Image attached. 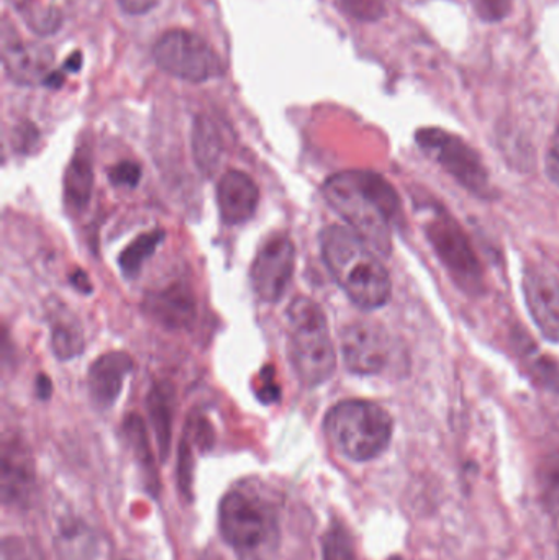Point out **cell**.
<instances>
[{
	"mask_svg": "<svg viewBox=\"0 0 559 560\" xmlns=\"http://www.w3.org/2000/svg\"><path fill=\"white\" fill-rule=\"evenodd\" d=\"M163 230H153V232L144 233L138 236L127 249L120 255L118 265H120L121 272L125 278H137L138 272L143 268L144 261L151 258L158 246L163 243Z\"/></svg>",
	"mask_w": 559,
	"mask_h": 560,
	"instance_id": "cell-21",
	"label": "cell"
},
{
	"mask_svg": "<svg viewBox=\"0 0 559 560\" xmlns=\"http://www.w3.org/2000/svg\"><path fill=\"white\" fill-rule=\"evenodd\" d=\"M117 3L128 15H144L151 12L160 0H117Z\"/></svg>",
	"mask_w": 559,
	"mask_h": 560,
	"instance_id": "cell-30",
	"label": "cell"
},
{
	"mask_svg": "<svg viewBox=\"0 0 559 560\" xmlns=\"http://www.w3.org/2000/svg\"><path fill=\"white\" fill-rule=\"evenodd\" d=\"M0 493L5 506L25 505L35 487V464L28 447L16 440H3Z\"/></svg>",
	"mask_w": 559,
	"mask_h": 560,
	"instance_id": "cell-13",
	"label": "cell"
},
{
	"mask_svg": "<svg viewBox=\"0 0 559 560\" xmlns=\"http://www.w3.org/2000/svg\"><path fill=\"white\" fill-rule=\"evenodd\" d=\"M545 506H547L548 515L554 523L555 533H557V545L559 556V476L548 482L545 489Z\"/></svg>",
	"mask_w": 559,
	"mask_h": 560,
	"instance_id": "cell-28",
	"label": "cell"
},
{
	"mask_svg": "<svg viewBox=\"0 0 559 560\" xmlns=\"http://www.w3.org/2000/svg\"><path fill=\"white\" fill-rule=\"evenodd\" d=\"M429 238L456 282L463 283L465 289H476L481 269L459 226L446 217H436L429 225Z\"/></svg>",
	"mask_w": 559,
	"mask_h": 560,
	"instance_id": "cell-11",
	"label": "cell"
},
{
	"mask_svg": "<svg viewBox=\"0 0 559 560\" xmlns=\"http://www.w3.org/2000/svg\"><path fill=\"white\" fill-rule=\"evenodd\" d=\"M525 303L541 335L559 342V279L547 269L531 268L522 280Z\"/></svg>",
	"mask_w": 559,
	"mask_h": 560,
	"instance_id": "cell-12",
	"label": "cell"
},
{
	"mask_svg": "<svg viewBox=\"0 0 559 560\" xmlns=\"http://www.w3.org/2000/svg\"><path fill=\"white\" fill-rule=\"evenodd\" d=\"M217 206L223 223L230 226L242 225L253 219L258 209V186L242 171H226L217 186Z\"/></svg>",
	"mask_w": 559,
	"mask_h": 560,
	"instance_id": "cell-14",
	"label": "cell"
},
{
	"mask_svg": "<svg viewBox=\"0 0 559 560\" xmlns=\"http://www.w3.org/2000/svg\"><path fill=\"white\" fill-rule=\"evenodd\" d=\"M88 526L74 520L59 523L56 548L62 560H94L95 542Z\"/></svg>",
	"mask_w": 559,
	"mask_h": 560,
	"instance_id": "cell-18",
	"label": "cell"
},
{
	"mask_svg": "<svg viewBox=\"0 0 559 560\" xmlns=\"http://www.w3.org/2000/svg\"><path fill=\"white\" fill-rule=\"evenodd\" d=\"M55 61L51 49L38 43L23 42L10 23L2 26V65L12 81L20 85H36L53 74Z\"/></svg>",
	"mask_w": 559,
	"mask_h": 560,
	"instance_id": "cell-10",
	"label": "cell"
},
{
	"mask_svg": "<svg viewBox=\"0 0 559 560\" xmlns=\"http://www.w3.org/2000/svg\"><path fill=\"white\" fill-rule=\"evenodd\" d=\"M219 528L223 541L243 560L265 559L278 549L281 539L276 503L248 483L223 495Z\"/></svg>",
	"mask_w": 559,
	"mask_h": 560,
	"instance_id": "cell-3",
	"label": "cell"
},
{
	"mask_svg": "<svg viewBox=\"0 0 559 560\" xmlns=\"http://www.w3.org/2000/svg\"><path fill=\"white\" fill-rule=\"evenodd\" d=\"M94 173L91 160L85 154L78 153L69 164L65 179L66 202L71 209L82 210L91 200Z\"/></svg>",
	"mask_w": 559,
	"mask_h": 560,
	"instance_id": "cell-20",
	"label": "cell"
},
{
	"mask_svg": "<svg viewBox=\"0 0 559 560\" xmlns=\"http://www.w3.org/2000/svg\"><path fill=\"white\" fill-rule=\"evenodd\" d=\"M322 560H358L353 538L341 523H331L322 539Z\"/></svg>",
	"mask_w": 559,
	"mask_h": 560,
	"instance_id": "cell-24",
	"label": "cell"
},
{
	"mask_svg": "<svg viewBox=\"0 0 559 560\" xmlns=\"http://www.w3.org/2000/svg\"><path fill=\"white\" fill-rule=\"evenodd\" d=\"M133 371V359L127 352L101 355L89 371V392L98 408H110L120 397L125 381Z\"/></svg>",
	"mask_w": 559,
	"mask_h": 560,
	"instance_id": "cell-15",
	"label": "cell"
},
{
	"mask_svg": "<svg viewBox=\"0 0 559 560\" xmlns=\"http://www.w3.org/2000/svg\"><path fill=\"white\" fill-rule=\"evenodd\" d=\"M148 410L160 446L161 460H166L173 430V394L167 385H156L153 388L148 397Z\"/></svg>",
	"mask_w": 559,
	"mask_h": 560,
	"instance_id": "cell-19",
	"label": "cell"
},
{
	"mask_svg": "<svg viewBox=\"0 0 559 560\" xmlns=\"http://www.w3.org/2000/svg\"><path fill=\"white\" fill-rule=\"evenodd\" d=\"M82 55L81 52H74L69 56L68 61L65 62V69L69 72H78L81 69Z\"/></svg>",
	"mask_w": 559,
	"mask_h": 560,
	"instance_id": "cell-33",
	"label": "cell"
},
{
	"mask_svg": "<svg viewBox=\"0 0 559 560\" xmlns=\"http://www.w3.org/2000/svg\"><path fill=\"white\" fill-rule=\"evenodd\" d=\"M295 248L291 238L275 235L266 240L252 268V283L263 302L276 303L288 292L294 276Z\"/></svg>",
	"mask_w": 559,
	"mask_h": 560,
	"instance_id": "cell-8",
	"label": "cell"
},
{
	"mask_svg": "<svg viewBox=\"0 0 559 560\" xmlns=\"http://www.w3.org/2000/svg\"><path fill=\"white\" fill-rule=\"evenodd\" d=\"M36 390H38V397L43 398V400H46V398L51 395V382H49V378L46 377V375H39V377L36 378Z\"/></svg>",
	"mask_w": 559,
	"mask_h": 560,
	"instance_id": "cell-31",
	"label": "cell"
},
{
	"mask_svg": "<svg viewBox=\"0 0 559 560\" xmlns=\"http://www.w3.org/2000/svg\"><path fill=\"white\" fill-rule=\"evenodd\" d=\"M322 258L348 299L363 310L386 305L393 292L389 272L374 249L353 230L328 226L321 235Z\"/></svg>",
	"mask_w": 559,
	"mask_h": 560,
	"instance_id": "cell-2",
	"label": "cell"
},
{
	"mask_svg": "<svg viewBox=\"0 0 559 560\" xmlns=\"http://www.w3.org/2000/svg\"><path fill=\"white\" fill-rule=\"evenodd\" d=\"M288 319L289 355L299 381L308 388L325 384L337 369V354L324 310L314 300L298 296L289 306Z\"/></svg>",
	"mask_w": 559,
	"mask_h": 560,
	"instance_id": "cell-5",
	"label": "cell"
},
{
	"mask_svg": "<svg viewBox=\"0 0 559 560\" xmlns=\"http://www.w3.org/2000/svg\"><path fill=\"white\" fill-rule=\"evenodd\" d=\"M108 179L115 187H135L141 179V167L131 161H121L108 170Z\"/></svg>",
	"mask_w": 559,
	"mask_h": 560,
	"instance_id": "cell-26",
	"label": "cell"
},
{
	"mask_svg": "<svg viewBox=\"0 0 559 560\" xmlns=\"http://www.w3.org/2000/svg\"><path fill=\"white\" fill-rule=\"evenodd\" d=\"M479 19L488 23H498L508 19L512 10V0H471Z\"/></svg>",
	"mask_w": 559,
	"mask_h": 560,
	"instance_id": "cell-25",
	"label": "cell"
},
{
	"mask_svg": "<svg viewBox=\"0 0 559 560\" xmlns=\"http://www.w3.org/2000/svg\"><path fill=\"white\" fill-rule=\"evenodd\" d=\"M10 3L36 35H51L61 26L58 10L49 9L38 0H10Z\"/></svg>",
	"mask_w": 559,
	"mask_h": 560,
	"instance_id": "cell-22",
	"label": "cell"
},
{
	"mask_svg": "<svg viewBox=\"0 0 559 560\" xmlns=\"http://www.w3.org/2000/svg\"><path fill=\"white\" fill-rule=\"evenodd\" d=\"M72 285L82 292H91V282H89L88 276L82 271H75L71 278Z\"/></svg>",
	"mask_w": 559,
	"mask_h": 560,
	"instance_id": "cell-32",
	"label": "cell"
},
{
	"mask_svg": "<svg viewBox=\"0 0 559 560\" xmlns=\"http://www.w3.org/2000/svg\"><path fill=\"white\" fill-rule=\"evenodd\" d=\"M144 312L166 328L180 329L196 318V299L190 290L180 283L148 293L143 303Z\"/></svg>",
	"mask_w": 559,
	"mask_h": 560,
	"instance_id": "cell-16",
	"label": "cell"
},
{
	"mask_svg": "<svg viewBox=\"0 0 559 560\" xmlns=\"http://www.w3.org/2000/svg\"><path fill=\"white\" fill-rule=\"evenodd\" d=\"M331 446L353 463L376 459L389 447L394 423L374 401L345 400L330 408L324 421Z\"/></svg>",
	"mask_w": 559,
	"mask_h": 560,
	"instance_id": "cell-4",
	"label": "cell"
},
{
	"mask_svg": "<svg viewBox=\"0 0 559 560\" xmlns=\"http://www.w3.org/2000/svg\"><path fill=\"white\" fill-rule=\"evenodd\" d=\"M547 174L559 187V127L551 138L550 148L547 153Z\"/></svg>",
	"mask_w": 559,
	"mask_h": 560,
	"instance_id": "cell-29",
	"label": "cell"
},
{
	"mask_svg": "<svg viewBox=\"0 0 559 560\" xmlns=\"http://www.w3.org/2000/svg\"><path fill=\"white\" fill-rule=\"evenodd\" d=\"M193 151L197 166L203 174L212 176L219 170L223 153L222 138L213 121L203 115L194 121Z\"/></svg>",
	"mask_w": 559,
	"mask_h": 560,
	"instance_id": "cell-17",
	"label": "cell"
},
{
	"mask_svg": "<svg viewBox=\"0 0 559 560\" xmlns=\"http://www.w3.org/2000/svg\"><path fill=\"white\" fill-rule=\"evenodd\" d=\"M345 9L364 22H373L384 13L383 0H341Z\"/></svg>",
	"mask_w": 559,
	"mask_h": 560,
	"instance_id": "cell-27",
	"label": "cell"
},
{
	"mask_svg": "<svg viewBox=\"0 0 559 560\" xmlns=\"http://www.w3.org/2000/svg\"><path fill=\"white\" fill-rule=\"evenodd\" d=\"M322 192L328 206L377 255H391L400 199L383 176L370 171H345L331 176Z\"/></svg>",
	"mask_w": 559,
	"mask_h": 560,
	"instance_id": "cell-1",
	"label": "cell"
},
{
	"mask_svg": "<svg viewBox=\"0 0 559 560\" xmlns=\"http://www.w3.org/2000/svg\"><path fill=\"white\" fill-rule=\"evenodd\" d=\"M416 140L432 160L466 189L479 196L489 190L488 171L482 166L481 158L462 138L440 128H422L417 131Z\"/></svg>",
	"mask_w": 559,
	"mask_h": 560,
	"instance_id": "cell-7",
	"label": "cell"
},
{
	"mask_svg": "<svg viewBox=\"0 0 559 560\" xmlns=\"http://www.w3.org/2000/svg\"><path fill=\"white\" fill-rule=\"evenodd\" d=\"M53 351L58 355L61 361H69L81 354L84 348V339H82V331L74 319H59L53 326Z\"/></svg>",
	"mask_w": 559,
	"mask_h": 560,
	"instance_id": "cell-23",
	"label": "cell"
},
{
	"mask_svg": "<svg viewBox=\"0 0 559 560\" xmlns=\"http://www.w3.org/2000/svg\"><path fill=\"white\" fill-rule=\"evenodd\" d=\"M153 59L158 68L183 81H210L222 74V59L216 49L189 30H167L153 46Z\"/></svg>",
	"mask_w": 559,
	"mask_h": 560,
	"instance_id": "cell-6",
	"label": "cell"
},
{
	"mask_svg": "<svg viewBox=\"0 0 559 560\" xmlns=\"http://www.w3.org/2000/svg\"><path fill=\"white\" fill-rule=\"evenodd\" d=\"M197 560H222L219 555H216V552L212 551H206L203 555H200Z\"/></svg>",
	"mask_w": 559,
	"mask_h": 560,
	"instance_id": "cell-34",
	"label": "cell"
},
{
	"mask_svg": "<svg viewBox=\"0 0 559 560\" xmlns=\"http://www.w3.org/2000/svg\"><path fill=\"white\" fill-rule=\"evenodd\" d=\"M341 355L353 374H380L389 364V336L374 323H351L341 332Z\"/></svg>",
	"mask_w": 559,
	"mask_h": 560,
	"instance_id": "cell-9",
	"label": "cell"
}]
</instances>
